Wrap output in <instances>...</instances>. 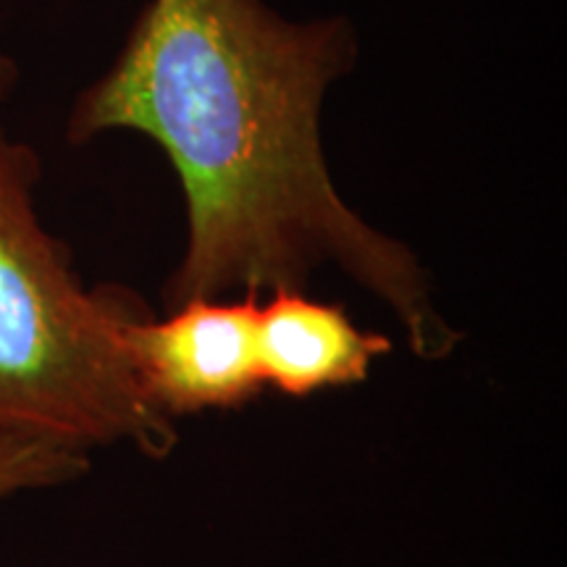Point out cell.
I'll return each mask as SVG.
<instances>
[{
    "instance_id": "cell-1",
    "label": "cell",
    "mask_w": 567,
    "mask_h": 567,
    "mask_svg": "<svg viewBox=\"0 0 567 567\" xmlns=\"http://www.w3.org/2000/svg\"><path fill=\"white\" fill-rule=\"evenodd\" d=\"M358 59L347 13L289 19L266 0L142 6L111 66L74 97L66 142L137 132L172 163L187 245L163 308L308 292L321 268H337L392 310L415 358H452L463 334L421 258L354 213L331 179L321 111Z\"/></svg>"
},
{
    "instance_id": "cell-2",
    "label": "cell",
    "mask_w": 567,
    "mask_h": 567,
    "mask_svg": "<svg viewBox=\"0 0 567 567\" xmlns=\"http://www.w3.org/2000/svg\"><path fill=\"white\" fill-rule=\"evenodd\" d=\"M42 161L0 130V436L90 452H174L176 425L134 379L126 326L151 305L122 284L87 289L40 221Z\"/></svg>"
},
{
    "instance_id": "cell-3",
    "label": "cell",
    "mask_w": 567,
    "mask_h": 567,
    "mask_svg": "<svg viewBox=\"0 0 567 567\" xmlns=\"http://www.w3.org/2000/svg\"><path fill=\"white\" fill-rule=\"evenodd\" d=\"M260 295L200 297L126 326L140 392L161 415L237 410L266 389L258 352Z\"/></svg>"
},
{
    "instance_id": "cell-4",
    "label": "cell",
    "mask_w": 567,
    "mask_h": 567,
    "mask_svg": "<svg viewBox=\"0 0 567 567\" xmlns=\"http://www.w3.org/2000/svg\"><path fill=\"white\" fill-rule=\"evenodd\" d=\"M258 352L266 386L295 396L363 384L392 339L354 326L337 302L279 289L258 300Z\"/></svg>"
},
{
    "instance_id": "cell-5",
    "label": "cell",
    "mask_w": 567,
    "mask_h": 567,
    "mask_svg": "<svg viewBox=\"0 0 567 567\" xmlns=\"http://www.w3.org/2000/svg\"><path fill=\"white\" fill-rule=\"evenodd\" d=\"M90 473V452L42 439L0 436V499L3 496L74 484Z\"/></svg>"
},
{
    "instance_id": "cell-6",
    "label": "cell",
    "mask_w": 567,
    "mask_h": 567,
    "mask_svg": "<svg viewBox=\"0 0 567 567\" xmlns=\"http://www.w3.org/2000/svg\"><path fill=\"white\" fill-rule=\"evenodd\" d=\"M17 82H19L17 63H13L11 55H6L3 51H0V103L11 95L13 87H17Z\"/></svg>"
}]
</instances>
